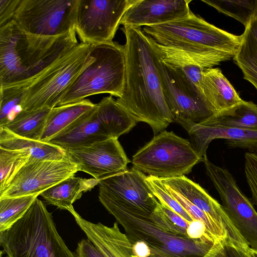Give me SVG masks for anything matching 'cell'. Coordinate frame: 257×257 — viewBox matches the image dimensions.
Here are the masks:
<instances>
[{
	"mask_svg": "<svg viewBox=\"0 0 257 257\" xmlns=\"http://www.w3.org/2000/svg\"><path fill=\"white\" fill-rule=\"evenodd\" d=\"M125 71L120 97L116 100L137 122L148 123L155 136L173 119L166 102L154 50L141 27L123 26Z\"/></svg>",
	"mask_w": 257,
	"mask_h": 257,
	"instance_id": "1",
	"label": "cell"
},
{
	"mask_svg": "<svg viewBox=\"0 0 257 257\" xmlns=\"http://www.w3.org/2000/svg\"><path fill=\"white\" fill-rule=\"evenodd\" d=\"M142 30L157 43L192 56L204 69L233 58L241 39V35L221 29L192 12L184 18Z\"/></svg>",
	"mask_w": 257,
	"mask_h": 257,
	"instance_id": "2",
	"label": "cell"
},
{
	"mask_svg": "<svg viewBox=\"0 0 257 257\" xmlns=\"http://www.w3.org/2000/svg\"><path fill=\"white\" fill-rule=\"evenodd\" d=\"M0 244L8 257H77L59 235L52 214L38 198L21 219L1 233Z\"/></svg>",
	"mask_w": 257,
	"mask_h": 257,
	"instance_id": "3",
	"label": "cell"
},
{
	"mask_svg": "<svg viewBox=\"0 0 257 257\" xmlns=\"http://www.w3.org/2000/svg\"><path fill=\"white\" fill-rule=\"evenodd\" d=\"M99 200L123 227L131 243H146L147 257H202L214 244L169 233L156 225L150 215L106 198L99 197Z\"/></svg>",
	"mask_w": 257,
	"mask_h": 257,
	"instance_id": "4",
	"label": "cell"
},
{
	"mask_svg": "<svg viewBox=\"0 0 257 257\" xmlns=\"http://www.w3.org/2000/svg\"><path fill=\"white\" fill-rule=\"evenodd\" d=\"M49 47L11 20L0 26V87L28 86L51 61Z\"/></svg>",
	"mask_w": 257,
	"mask_h": 257,
	"instance_id": "5",
	"label": "cell"
},
{
	"mask_svg": "<svg viewBox=\"0 0 257 257\" xmlns=\"http://www.w3.org/2000/svg\"><path fill=\"white\" fill-rule=\"evenodd\" d=\"M90 52L94 60L67 87L57 106L97 94L120 97L125 71L124 46L113 41L92 45Z\"/></svg>",
	"mask_w": 257,
	"mask_h": 257,
	"instance_id": "6",
	"label": "cell"
},
{
	"mask_svg": "<svg viewBox=\"0 0 257 257\" xmlns=\"http://www.w3.org/2000/svg\"><path fill=\"white\" fill-rule=\"evenodd\" d=\"M137 122L112 96L94 107L48 143L63 149L85 146L128 133Z\"/></svg>",
	"mask_w": 257,
	"mask_h": 257,
	"instance_id": "7",
	"label": "cell"
},
{
	"mask_svg": "<svg viewBox=\"0 0 257 257\" xmlns=\"http://www.w3.org/2000/svg\"><path fill=\"white\" fill-rule=\"evenodd\" d=\"M91 47L78 43L37 76L26 88L22 110L57 106L67 87L94 60Z\"/></svg>",
	"mask_w": 257,
	"mask_h": 257,
	"instance_id": "8",
	"label": "cell"
},
{
	"mask_svg": "<svg viewBox=\"0 0 257 257\" xmlns=\"http://www.w3.org/2000/svg\"><path fill=\"white\" fill-rule=\"evenodd\" d=\"M190 142L173 132L155 136L133 156V167L159 179L185 176L202 162Z\"/></svg>",
	"mask_w": 257,
	"mask_h": 257,
	"instance_id": "9",
	"label": "cell"
},
{
	"mask_svg": "<svg viewBox=\"0 0 257 257\" xmlns=\"http://www.w3.org/2000/svg\"><path fill=\"white\" fill-rule=\"evenodd\" d=\"M78 0H20L13 20L26 34L58 38L76 34Z\"/></svg>",
	"mask_w": 257,
	"mask_h": 257,
	"instance_id": "10",
	"label": "cell"
},
{
	"mask_svg": "<svg viewBox=\"0 0 257 257\" xmlns=\"http://www.w3.org/2000/svg\"><path fill=\"white\" fill-rule=\"evenodd\" d=\"M154 53L163 94L173 122L187 130L216 113L198 88L185 75L165 64Z\"/></svg>",
	"mask_w": 257,
	"mask_h": 257,
	"instance_id": "11",
	"label": "cell"
},
{
	"mask_svg": "<svg viewBox=\"0 0 257 257\" xmlns=\"http://www.w3.org/2000/svg\"><path fill=\"white\" fill-rule=\"evenodd\" d=\"M137 0H78L75 31L81 42H112L120 21Z\"/></svg>",
	"mask_w": 257,
	"mask_h": 257,
	"instance_id": "12",
	"label": "cell"
},
{
	"mask_svg": "<svg viewBox=\"0 0 257 257\" xmlns=\"http://www.w3.org/2000/svg\"><path fill=\"white\" fill-rule=\"evenodd\" d=\"M206 174L218 192L222 206L249 246L257 249V212L227 169L203 158Z\"/></svg>",
	"mask_w": 257,
	"mask_h": 257,
	"instance_id": "13",
	"label": "cell"
},
{
	"mask_svg": "<svg viewBox=\"0 0 257 257\" xmlns=\"http://www.w3.org/2000/svg\"><path fill=\"white\" fill-rule=\"evenodd\" d=\"M78 171V165L69 158L62 160L30 158L0 194V198L40 195Z\"/></svg>",
	"mask_w": 257,
	"mask_h": 257,
	"instance_id": "14",
	"label": "cell"
},
{
	"mask_svg": "<svg viewBox=\"0 0 257 257\" xmlns=\"http://www.w3.org/2000/svg\"><path fill=\"white\" fill-rule=\"evenodd\" d=\"M147 176L132 167L99 181L98 197L151 215L159 205L147 182Z\"/></svg>",
	"mask_w": 257,
	"mask_h": 257,
	"instance_id": "15",
	"label": "cell"
},
{
	"mask_svg": "<svg viewBox=\"0 0 257 257\" xmlns=\"http://www.w3.org/2000/svg\"><path fill=\"white\" fill-rule=\"evenodd\" d=\"M69 158L82 171L98 181L127 169L130 162L117 139L65 149Z\"/></svg>",
	"mask_w": 257,
	"mask_h": 257,
	"instance_id": "16",
	"label": "cell"
},
{
	"mask_svg": "<svg viewBox=\"0 0 257 257\" xmlns=\"http://www.w3.org/2000/svg\"><path fill=\"white\" fill-rule=\"evenodd\" d=\"M159 179L164 186L183 196L217 223L225 227L228 231L229 239L235 244L241 246L248 245L225 212L222 205L198 184L185 176Z\"/></svg>",
	"mask_w": 257,
	"mask_h": 257,
	"instance_id": "17",
	"label": "cell"
},
{
	"mask_svg": "<svg viewBox=\"0 0 257 257\" xmlns=\"http://www.w3.org/2000/svg\"><path fill=\"white\" fill-rule=\"evenodd\" d=\"M191 0H137L123 15L120 24L141 27L158 25L184 18L191 11Z\"/></svg>",
	"mask_w": 257,
	"mask_h": 257,
	"instance_id": "18",
	"label": "cell"
},
{
	"mask_svg": "<svg viewBox=\"0 0 257 257\" xmlns=\"http://www.w3.org/2000/svg\"><path fill=\"white\" fill-rule=\"evenodd\" d=\"M68 211L87 238L105 257H133L132 244L126 234L120 230L116 221L109 227L85 220L73 207Z\"/></svg>",
	"mask_w": 257,
	"mask_h": 257,
	"instance_id": "19",
	"label": "cell"
},
{
	"mask_svg": "<svg viewBox=\"0 0 257 257\" xmlns=\"http://www.w3.org/2000/svg\"><path fill=\"white\" fill-rule=\"evenodd\" d=\"M186 131L193 148L202 158L207 157V150L211 142L218 139L225 140L229 148L247 149L250 152L257 151V132L210 127L199 123L192 125Z\"/></svg>",
	"mask_w": 257,
	"mask_h": 257,
	"instance_id": "20",
	"label": "cell"
},
{
	"mask_svg": "<svg viewBox=\"0 0 257 257\" xmlns=\"http://www.w3.org/2000/svg\"><path fill=\"white\" fill-rule=\"evenodd\" d=\"M200 86L216 112L229 108L243 100L219 68L204 69Z\"/></svg>",
	"mask_w": 257,
	"mask_h": 257,
	"instance_id": "21",
	"label": "cell"
},
{
	"mask_svg": "<svg viewBox=\"0 0 257 257\" xmlns=\"http://www.w3.org/2000/svg\"><path fill=\"white\" fill-rule=\"evenodd\" d=\"M0 148L26 152L33 159L62 160L69 158L65 149L49 143L21 137L3 126H0Z\"/></svg>",
	"mask_w": 257,
	"mask_h": 257,
	"instance_id": "22",
	"label": "cell"
},
{
	"mask_svg": "<svg viewBox=\"0 0 257 257\" xmlns=\"http://www.w3.org/2000/svg\"><path fill=\"white\" fill-rule=\"evenodd\" d=\"M98 184L99 181L94 178L72 176L46 190L40 195L48 204L68 211L83 193L90 191Z\"/></svg>",
	"mask_w": 257,
	"mask_h": 257,
	"instance_id": "23",
	"label": "cell"
},
{
	"mask_svg": "<svg viewBox=\"0 0 257 257\" xmlns=\"http://www.w3.org/2000/svg\"><path fill=\"white\" fill-rule=\"evenodd\" d=\"M199 123L210 127L257 132V105L243 100L229 108L215 113Z\"/></svg>",
	"mask_w": 257,
	"mask_h": 257,
	"instance_id": "24",
	"label": "cell"
},
{
	"mask_svg": "<svg viewBox=\"0 0 257 257\" xmlns=\"http://www.w3.org/2000/svg\"><path fill=\"white\" fill-rule=\"evenodd\" d=\"M95 105L90 100L85 99L51 109L40 141L48 143L93 108Z\"/></svg>",
	"mask_w": 257,
	"mask_h": 257,
	"instance_id": "25",
	"label": "cell"
},
{
	"mask_svg": "<svg viewBox=\"0 0 257 257\" xmlns=\"http://www.w3.org/2000/svg\"><path fill=\"white\" fill-rule=\"evenodd\" d=\"M239 49L233 58L243 78L257 90V16L245 27Z\"/></svg>",
	"mask_w": 257,
	"mask_h": 257,
	"instance_id": "26",
	"label": "cell"
},
{
	"mask_svg": "<svg viewBox=\"0 0 257 257\" xmlns=\"http://www.w3.org/2000/svg\"><path fill=\"white\" fill-rule=\"evenodd\" d=\"M153 49L167 65L185 75L201 91L200 83L204 69L184 52L160 45L148 36Z\"/></svg>",
	"mask_w": 257,
	"mask_h": 257,
	"instance_id": "27",
	"label": "cell"
},
{
	"mask_svg": "<svg viewBox=\"0 0 257 257\" xmlns=\"http://www.w3.org/2000/svg\"><path fill=\"white\" fill-rule=\"evenodd\" d=\"M51 109L46 107L22 110L12 121L3 126L21 137L40 141Z\"/></svg>",
	"mask_w": 257,
	"mask_h": 257,
	"instance_id": "28",
	"label": "cell"
},
{
	"mask_svg": "<svg viewBox=\"0 0 257 257\" xmlns=\"http://www.w3.org/2000/svg\"><path fill=\"white\" fill-rule=\"evenodd\" d=\"M39 195L0 198V233L9 229L21 219Z\"/></svg>",
	"mask_w": 257,
	"mask_h": 257,
	"instance_id": "29",
	"label": "cell"
},
{
	"mask_svg": "<svg viewBox=\"0 0 257 257\" xmlns=\"http://www.w3.org/2000/svg\"><path fill=\"white\" fill-rule=\"evenodd\" d=\"M218 12L232 17L245 27L257 16V0H201Z\"/></svg>",
	"mask_w": 257,
	"mask_h": 257,
	"instance_id": "30",
	"label": "cell"
},
{
	"mask_svg": "<svg viewBox=\"0 0 257 257\" xmlns=\"http://www.w3.org/2000/svg\"><path fill=\"white\" fill-rule=\"evenodd\" d=\"M26 86L0 87V126L12 121L22 111Z\"/></svg>",
	"mask_w": 257,
	"mask_h": 257,
	"instance_id": "31",
	"label": "cell"
},
{
	"mask_svg": "<svg viewBox=\"0 0 257 257\" xmlns=\"http://www.w3.org/2000/svg\"><path fill=\"white\" fill-rule=\"evenodd\" d=\"M30 158L26 152L0 148V194Z\"/></svg>",
	"mask_w": 257,
	"mask_h": 257,
	"instance_id": "32",
	"label": "cell"
},
{
	"mask_svg": "<svg viewBox=\"0 0 257 257\" xmlns=\"http://www.w3.org/2000/svg\"><path fill=\"white\" fill-rule=\"evenodd\" d=\"M146 181L154 196L160 204H163L181 215L188 222L193 221L190 215L166 190L159 178L147 176Z\"/></svg>",
	"mask_w": 257,
	"mask_h": 257,
	"instance_id": "33",
	"label": "cell"
},
{
	"mask_svg": "<svg viewBox=\"0 0 257 257\" xmlns=\"http://www.w3.org/2000/svg\"><path fill=\"white\" fill-rule=\"evenodd\" d=\"M248 247L238 245L228 239L215 243L202 257H248L247 252Z\"/></svg>",
	"mask_w": 257,
	"mask_h": 257,
	"instance_id": "34",
	"label": "cell"
},
{
	"mask_svg": "<svg viewBox=\"0 0 257 257\" xmlns=\"http://www.w3.org/2000/svg\"><path fill=\"white\" fill-rule=\"evenodd\" d=\"M244 159L245 175L251 192V202L257 206V151L245 153Z\"/></svg>",
	"mask_w": 257,
	"mask_h": 257,
	"instance_id": "35",
	"label": "cell"
},
{
	"mask_svg": "<svg viewBox=\"0 0 257 257\" xmlns=\"http://www.w3.org/2000/svg\"><path fill=\"white\" fill-rule=\"evenodd\" d=\"M152 221L159 227L169 233L189 237L187 230L175 225L165 214L160 203L155 211L150 215Z\"/></svg>",
	"mask_w": 257,
	"mask_h": 257,
	"instance_id": "36",
	"label": "cell"
},
{
	"mask_svg": "<svg viewBox=\"0 0 257 257\" xmlns=\"http://www.w3.org/2000/svg\"><path fill=\"white\" fill-rule=\"evenodd\" d=\"M20 0H0V26L13 20Z\"/></svg>",
	"mask_w": 257,
	"mask_h": 257,
	"instance_id": "37",
	"label": "cell"
},
{
	"mask_svg": "<svg viewBox=\"0 0 257 257\" xmlns=\"http://www.w3.org/2000/svg\"><path fill=\"white\" fill-rule=\"evenodd\" d=\"M76 254L77 257H105L88 238L78 242Z\"/></svg>",
	"mask_w": 257,
	"mask_h": 257,
	"instance_id": "38",
	"label": "cell"
},
{
	"mask_svg": "<svg viewBox=\"0 0 257 257\" xmlns=\"http://www.w3.org/2000/svg\"><path fill=\"white\" fill-rule=\"evenodd\" d=\"M161 205L165 214L175 225L185 230H187L190 222L167 206Z\"/></svg>",
	"mask_w": 257,
	"mask_h": 257,
	"instance_id": "39",
	"label": "cell"
},
{
	"mask_svg": "<svg viewBox=\"0 0 257 257\" xmlns=\"http://www.w3.org/2000/svg\"><path fill=\"white\" fill-rule=\"evenodd\" d=\"M248 250L251 257H257V249H253L249 247Z\"/></svg>",
	"mask_w": 257,
	"mask_h": 257,
	"instance_id": "40",
	"label": "cell"
},
{
	"mask_svg": "<svg viewBox=\"0 0 257 257\" xmlns=\"http://www.w3.org/2000/svg\"><path fill=\"white\" fill-rule=\"evenodd\" d=\"M247 252L248 256V257H251V255H250V254H249V252H248V248H247Z\"/></svg>",
	"mask_w": 257,
	"mask_h": 257,
	"instance_id": "41",
	"label": "cell"
}]
</instances>
